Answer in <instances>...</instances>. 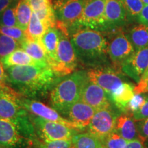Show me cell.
<instances>
[{
    "instance_id": "obj_39",
    "label": "cell",
    "mask_w": 148,
    "mask_h": 148,
    "mask_svg": "<svg viewBox=\"0 0 148 148\" xmlns=\"http://www.w3.org/2000/svg\"><path fill=\"white\" fill-rule=\"evenodd\" d=\"M140 23L144 24L148 27V5H145L138 16Z\"/></svg>"
},
{
    "instance_id": "obj_14",
    "label": "cell",
    "mask_w": 148,
    "mask_h": 148,
    "mask_svg": "<svg viewBox=\"0 0 148 148\" xmlns=\"http://www.w3.org/2000/svg\"><path fill=\"white\" fill-rule=\"evenodd\" d=\"M80 99L96 110L111 107L110 95L92 81L88 79L83 88Z\"/></svg>"
},
{
    "instance_id": "obj_5",
    "label": "cell",
    "mask_w": 148,
    "mask_h": 148,
    "mask_svg": "<svg viewBox=\"0 0 148 148\" xmlns=\"http://www.w3.org/2000/svg\"><path fill=\"white\" fill-rule=\"evenodd\" d=\"M56 26L58 29V42L57 62L53 71L57 77H62L75 71L78 60L66 27L57 21Z\"/></svg>"
},
{
    "instance_id": "obj_1",
    "label": "cell",
    "mask_w": 148,
    "mask_h": 148,
    "mask_svg": "<svg viewBox=\"0 0 148 148\" xmlns=\"http://www.w3.org/2000/svg\"><path fill=\"white\" fill-rule=\"evenodd\" d=\"M9 85L20 95L34 97L44 95L57 77L50 67L14 66L5 68Z\"/></svg>"
},
{
    "instance_id": "obj_9",
    "label": "cell",
    "mask_w": 148,
    "mask_h": 148,
    "mask_svg": "<svg viewBox=\"0 0 148 148\" xmlns=\"http://www.w3.org/2000/svg\"><path fill=\"white\" fill-rule=\"evenodd\" d=\"M86 71L88 79L99 85L109 95L123 83L122 71L114 68L97 66Z\"/></svg>"
},
{
    "instance_id": "obj_20",
    "label": "cell",
    "mask_w": 148,
    "mask_h": 148,
    "mask_svg": "<svg viewBox=\"0 0 148 148\" xmlns=\"http://www.w3.org/2000/svg\"><path fill=\"white\" fill-rule=\"evenodd\" d=\"M114 131L127 140L139 139L136 124L132 115L130 114H121L117 116Z\"/></svg>"
},
{
    "instance_id": "obj_35",
    "label": "cell",
    "mask_w": 148,
    "mask_h": 148,
    "mask_svg": "<svg viewBox=\"0 0 148 148\" xmlns=\"http://www.w3.org/2000/svg\"><path fill=\"white\" fill-rule=\"evenodd\" d=\"M139 139L145 142L148 140V118L136 121Z\"/></svg>"
},
{
    "instance_id": "obj_23",
    "label": "cell",
    "mask_w": 148,
    "mask_h": 148,
    "mask_svg": "<svg viewBox=\"0 0 148 148\" xmlns=\"http://www.w3.org/2000/svg\"><path fill=\"white\" fill-rule=\"evenodd\" d=\"M135 51L148 45V27L142 23L134 25L126 35Z\"/></svg>"
},
{
    "instance_id": "obj_25",
    "label": "cell",
    "mask_w": 148,
    "mask_h": 148,
    "mask_svg": "<svg viewBox=\"0 0 148 148\" xmlns=\"http://www.w3.org/2000/svg\"><path fill=\"white\" fill-rule=\"evenodd\" d=\"M33 11L27 0H18L16 6L17 27L25 32L28 26Z\"/></svg>"
},
{
    "instance_id": "obj_12",
    "label": "cell",
    "mask_w": 148,
    "mask_h": 148,
    "mask_svg": "<svg viewBox=\"0 0 148 148\" xmlns=\"http://www.w3.org/2000/svg\"><path fill=\"white\" fill-rule=\"evenodd\" d=\"M106 0H86L78 27L94 29L103 28Z\"/></svg>"
},
{
    "instance_id": "obj_3",
    "label": "cell",
    "mask_w": 148,
    "mask_h": 148,
    "mask_svg": "<svg viewBox=\"0 0 148 148\" xmlns=\"http://www.w3.org/2000/svg\"><path fill=\"white\" fill-rule=\"evenodd\" d=\"M88 79L87 71L78 70L53 86L49 92L53 108L64 114L72 104L80 99L82 89Z\"/></svg>"
},
{
    "instance_id": "obj_41",
    "label": "cell",
    "mask_w": 148,
    "mask_h": 148,
    "mask_svg": "<svg viewBox=\"0 0 148 148\" xmlns=\"http://www.w3.org/2000/svg\"><path fill=\"white\" fill-rule=\"evenodd\" d=\"M123 148H145L143 142L140 139H134L128 141Z\"/></svg>"
},
{
    "instance_id": "obj_40",
    "label": "cell",
    "mask_w": 148,
    "mask_h": 148,
    "mask_svg": "<svg viewBox=\"0 0 148 148\" xmlns=\"http://www.w3.org/2000/svg\"><path fill=\"white\" fill-rule=\"evenodd\" d=\"M16 0H0V16L7 8L11 5L16 4Z\"/></svg>"
},
{
    "instance_id": "obj_38",
    "label": "cell",
    "mask_w": 148,
    "mask_h": 148,
    "mask_svg": "<svg viewBox=\"0 0 148 148\" xmlns=\"http://www.w3.org/2000/svg\"><path fill=\"white\" fill-rule=\"evenodd\" d=\"M5 69L3 66L2 62L0 61V89L10 87L8 76Z\"/></svg>"
},
{
    "instance_id": "obj_2",
    "label": "cell",
    "mask_w": 148,
    "mask_h": 148,
    "mask_svg": "<svg viewBox=\"0 0 148 148\" xmlns=\"http://www.w3.org/2000/svg\"><path fill=\"white\" fill-rule=\"evenodd\" d=\"M77 60L85 66H103L108 60V40L97 29L78 27L69 32Z\"/></svg>"
},
{
    "instance_id": "obj_43",
    "label": "cell",
    "mask_w": 148,
    "mask_h": 148,
    "mask_svg": "<svg viewBox=\"0 0 148 148\" xmlns=\"http://www.w3.org/2000/svg\"><path fill=\"white\" fill-rule=\"evenodd\" d=\"M145 5H148V0H142Z\"/></svg>"
},
{
    "instance_id": "obj_36",
    "label": "cell",
    "mask_w": 148,
    "mask_h": 148,
    "mask_svg": "<svg viewBox=\"0 0 148 148\" xmlns=\"http://www.w3.org/2000/svg\"><path fill=\"white\" fill-rule=\"evenodd\" d=\"M134 90L136 94L148 93V68L137 83V85L134 86Z\"/></svg>"
},
{
    "instance_id": "obj_32",
    "label": "cell",
    "mask_w": 148,
    "mask_h": 148,
    "mask_svg": "<svg viewBox=\"0 0 148 148\" xmlns=\"http://www.w3.org/2000/svg\"><path fill=\"white\" fill-rule=\"evenodd\" d=\"M121 1L125 7L127 13L136 17H138L145 5L142 0H121Z\"/></svg>"
},
{
    "instance_id": "obj_29",
    "label": "cell",
    "mask_w": 148,
    "mask_h": 148,
    "mask_svg": "<svg viewBox=\"0 0 148 148\" xmlns=\"http://www.w3.org/2000/svg\"><path fill=\"white\" fill-rule=\"evenodd\" d=\"M130 140L123 138L114 131L101 140L103 148H123Z\"/></svg>"
},
{
    "instance_id": "obj_16",
    "label": "cell",
    "mask_w": 148,
    "mask_h": 148,
    "mask_svg": "<svg viewBox=\"0 0 148 148\" xmlns=\"http://www.w3.org/2000/svg\"><path fill=\"white\" fill-rule=\"evenodd\" d=\"M95 111V108L79 99L72 104L63 114L82 131L89 125Z\"/></svg>"
},
{
    "instance_id": "obj_15",
    "label": "cell",
    "mask_w": 148,
    "mask_h": 148,
    "mask_svg": "<svg viewBox=\"0 0 148 148\" xmlns=\"http://www.w3.org/2000/svg\"><path fill=\"white\" fill-rule=\"evenodd\" d=\"M25 139L14 122L0 117V145L7 148L21 147Z\"/></svg>"
},
{
    "instance_id": "obj_6",
    "label": "cell",
    "mask_w": 148,
    "mask_h": 148,
    "mask_svg": "<svg viewBox=\"0 0 148 148\" xmlns=\"http://www.w3.org/2000/svg\"><path fill=\"white\" fill-rule=\"evenodd\" d=\"M86 0H60L52 2L56 21L68 32L78 27Z\"/></svg>"
},
{
    "instance_id": "obj_30",
    "label": "cell",
    "mask_w": 148,
    "mask_h": 148,
    "mask_svg": "<svg viewBox=\"0 0 148 148\" xmlns=\"http://www.w3.org/2000/svg\"><path fill=\"white\" fill-rule=\"evenodd\" d=\"M32 141L36 148H70L71 145V140H39L34 138Z\"/></svg>"
},
{
    "instance_id": "obj_19",
    "label": "cell",
    "mask_w": 148,
    "mask_h": 148,
    "mask_svg": "<svg viewBox=\"0 0 148 148\" xmlns=\"http://www.w3.org/2000/svg\"><path fill=\"white\" fill-rule=\"evenodd\" d=\"M21 47L27 52L42 67H49L47 55L41 40L25 39L20 44Z\"/></svg>"
},
{
    "instance_id": "obj_31",
    "label": "cell",
    "mask_w": 148,
    "mask_h": 148,
    "mask_svg": "<svg viewBox=\"0 0 148 148\" xmlns=\"http://www.w3.org/2000/svg\"><path fill=\"white\" fill-rule=\"evenodd\" d=\"M16 4L12 5L5 10L0 16V25L6 27L17 26L16 16Z\"/></svg>"
},
{
    "instance_id": "obj_8",
    "label": "cell",
    "mask_w": 148,
    "mask_h": 148,
    "mask_svg": "<svg viewBox=\"0 0 148 148\" xmlns=\"http://www.w3.org/2000/svg\"><path fill=\"white\" fill-rule=\"evenodd\" d=\"M134 49L126 34L122 31L116 32L108 41V53L114 69L121 71L122 64L134 53Z\"/></svg>"
},
{
    "instance_id": "obj_45",
    "label": "cell",
    "mask_w": 148,
    "mask_h": 148,
    "mask_svg": "<svg viewBox=\"0 0 148 148\" xmlns=\"http://www.w3.org/2000/svg\"><path fill=\"white\" fill-rule=\"evenodd\" d=\"M0 148H7V147H3V146H1V145H0Z\"/></svg>"
},
{
    "instance_id": "obj_26",
    "label": "cell",
    "mask_w": 148,
    "mask_h": 148,
    "mask_svg": "<svg viewBox=\"0 0 148 148\" xmlns=\"http://www.w3.org/2000/svg\"><path fill=\"white\" fill-rule=\"evenodd\" d=\"M48 28L34 12H32L28 26L25 31V38L30 40H40Z\"/></svg>"
},
{
    "instance_id": "obj_18",
    "label": "cell",
    "mask_w": 148,
    "mask_h": 148,
    "mask_svg": "<svg viewBox=\"0 0 148 148\" xmlns=\"http://www.w3.org/2000/svg\"><path fill=\"white\" fill-rule=\"evenodd\" d=\"M41 42L47 55L49 66L53 69L57 62V47L58 42V29L57 27L48 28L41 38Z\"/></svg>"
},
{
    "instance_id": "obj_28",
    "label": "cell",
    "mask_w": 148,
    "mask_h": 148,
    "mask_svg": "<svg viewBox=\"0 0 148 148\" xmlns=\"http://www.w3.org/2000/svg\"><path fill=\"white\" fill-rule=\"evenodd\" d=\"M20 47L17 40L0 33V60Z\"/></svg>"
},
{
    "instance_id": "obj_37",
    "label": "cell",
    "mask_w": 148,
    "mask_h": 148,
    "mask_svg": "<svg viewBox=\"0 0 148 148\" xmlns=\"http://www.w3.org/2000/svg\"><path fill=\"white\" fill-rule=\"evenodd\" d=\"M132 116L135 121L148 118V95H147V99L143 106L134 112H133Z\"/></svg>"
},
{
    "instance_id": "obj_4",
    "label": "cell",
    "mask_w": 148,
    "mask_h": 148,
    "mask_svg": "<svg viewBox=\"0 0 148 148\" xmlns=\"http://www.w3.org/2000/svg\"><path fill=\"white\" fill-rule=\"evenodd\" d=\"M20 99L21 95L10 86L0 89V117L14 122L22 134L32 140L35 134L34 125Z\"/></svg>"
},
{
    "instance_id": "obj_11",
    "label": "cell",
    "mask_w": 148,
    "mask_h": 148,
    "mask_svg": "<svg viewBox=\"0 0 148 148\" xmlns=\"http://www.w3.org/2000/svg\"><path fill=\"white\" fill-rule=\"evenodd\" d=\"M20 101H21L22 106L27 110L28 113H30L32 115L38 116L48 121L62 123L78 132L81 131L79 127L75 123L66 118H63L56 109L51 108L44 103L40 102L39 101L34 100V99H28V98L23 97L22 96Z\"/></svg>"
},
{
    "instance_id": "obj_7",
    "label": "cell",
    "mask_w": 148,
    "mask_h": 148,
    "mask_svg": "<svg viewBox=\"0 0 148 148\" xmlns=\"http://www.w3.org/2000/svg\"><path fill=\"white\" fill-rule=\"evenodd\" d=\"M35 133L43 140H71L78 131L71 128L62 123L44 119L30 115Z\"/></svg>"
},
{
    "instance_id": "obj_13",
    "label": "cell",
    "mask_w": 148,
    "mask_h": 148,
    "mask_svg": "<svg viewBox=\"0 0 148 148\" xmlns=\"http://www.w3.org/2000/svg\"><path fill=\"white\" fill-rule=\"evenodd\" d=\"M148 68V45L141 48L125 60L121 71L138 83Z\"/></svg>"
},
{
    "instance_id": "obj_17",
    "label": "cell",
    "mask_w": 148,
    "mask_h": 148,
    "mask_svg": "<svg viewBox=\"0 0 148 148\" xmlns=\"http://www.w3.org/2000/svg\"><path fill=\"white\" fill-rule=\"evenodd\" d=\"M127 12L121 0H106L103 28L120 26L126 19Z\"/></svg>"
},
{
    "instance_id": "obj_33",
    "label": "cell",
    "mask_w": 148,
    "mask_h": 148,
    "mask_svg": "<svg viewBox=\"0 0 148 148\" xmlns=\"http://www.w3.org/2000/svg\"><path fill=\"white\" fill-rule=\"evenodd\" d=\"M0 33L17 40L20 44L25 39V32L17 26L6 27L0 25Z\"/></svg>"
},
{
    "instance_id": "obj_21",
    "label": "cell",
    "mask_w": 148,
    "mask_h": 148,
    "mask_svg": "<svg viewBox=\"0 0 148 148\" xmlns=\"http://www.w3.org/2000/svg\"><path fill=\"white\" fill-rule=\"evenodd\" d=\"M0 61L2 62L5 69L14 66L29 65L40 66L36 61H35L28 53L25 52L22 48L20 47L17 48Z\"/></svg>"
},
{
    "instance_id": "obj_22",
    "label": "cell",
    "mask_w": 148,
    "mask_h": 148,
    "mask_svg": "<svg viewBox=\"0 0 148 148\" xmlns=\"http://www.w3.org/2000/svg\"><path fill=\"white\" fill-rule=\"evenodd\" d=\"M134 86L127 82H123L119 88L110 95L111 101L116 107L122 112H125V109L129 101L134 95Z\"/></svg>"
},
{
    "instance_id": "obj_42",
    "label": "cell",
    "mask_w": 148,
    "mask_h": 148,
    "mask_svg": "<svg viewBox=\"0 0 148 148\" xmlns=\"http://www.w3.org/2000/svg\"><path fill=\"white\" fill-rule=\"evenodd\" d=\"M143 143H144V145H145V148H148V140H145Z\"/></svg>"
},
{
    "instance_id": "obj_27",
    "label": "cell",
    "mask_w": 148,
    "mask_h": 148,
    "mask_svg": "<svg viewBox=\"0 0 148 148\" xmlns=\"http://www.w3.org/2000/svg\"><path fill=\"white\" fill-rule=\"evenodd\" d=\"M31 8L38 16H43L53 11L51 0H27Z\"/></svg>"
},
{
    "instance_id": "obj_10",
    "label": "cell",
    "mask_w": 148,
    "mask_h": 148,
    "mask_svg": "<svg viewBox=\"0 0 148 148\" xmlns=\"http://www.w3.org/2000/svg\"><path fill=\"white\" fill-rule=\"evenodd\" d=\"M116 118L112 107L97 110L88 125V132L100 140H103L114 131Z\"/></svg>"
},
{
    "instance_id": "obj_34",
    "label": "cell",
    "mask_w": 148,
    "mask_h": 148,
    "mask_svg": "<svg viewBox=\"0 0 148 148\" xmlns=\"http://www.w3.org/2000/svg\"><path fill=\"white\" fill-rule=\"evenodd\" d=\"M147 95H146V93H135L132 99L127 103L126 109H125V112L132 115L133 112H134L135 111H136L143 106L147 99Z\"/></svg>"
},
{
    "instance_id": "obj_44",
    "label": "cell",
    "mask_w": 148,
    "mask_h": 148,
    "mask_svg": "<svg viewBox=\"0 0 148 148\" xmlns=\"http://www.w3.org/2000/svg\"><path fill=\"white\" fill-rule=\"evenodd\" d=\"M60 1V0H51L52 2H54V1Z\"/></svg>"
},
{
    "instance_id": "obj_24",
    "label": "cell",
    "mask_w": 148,
    "mask_h": 148,
    "mask_svg": "<svg viewBox=\"0 0 148 148\" xmlns=\"http://www.w3.org/2000/svg\"><path fill=\"white\" fill-rule=\"evenodd\" d=\"M70 148H103L101 140L89 132L75 134Z\"/></svg>"
}]
</instances>
